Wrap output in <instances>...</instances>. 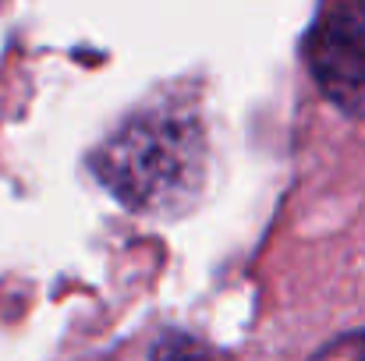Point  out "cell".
I'll use <instances>...</instances> for the list:
<instances>
[{
	"label": "cell",
	"mask_w": 365,
	"mask_h": 361,
	"mask_svg": "<svg viewBox=\"0 0 365 361\" xmlns=\"http://www.w3.org/2000/svg\"><path fill=\"white\" fill-rule=\"evenodd\" d=\"M202 174L206 142L199 120L170 110L131 117L96 152V177L135 213L188 209Z\"/></svg>",
	"instance_id": "cell-1"
},
{
	"label": "cell",
	"mask_w": 365,
	"mask_h": 361,
	"mask_svg": "<svg viewBox=\"0 0 365 361\" xmlns=\"http://www.w3.org/2000/svg\"><path fill=\"white\" fill-rule=\"evenodd\" d=\"M309 71L344 114L365 117V0H341L309 39Z\"/></svg>",
	"instance_id": "cell-2"
},
{
	"label": "cell",
	"mask_w": 365,
	"mask_h": 361,
	"mask_svg": "<svg viewBox=\"0 0 365 361\" xmlns=\"http://www.w3.org/2000/svg\"><path fill=\"white\" fill-rule=\"evenodd\" d=\"M153 361H202V347L188 337H167L153 351Z\"/></svg>",
	"instance_id": "cell-3"
}]
</instances>
